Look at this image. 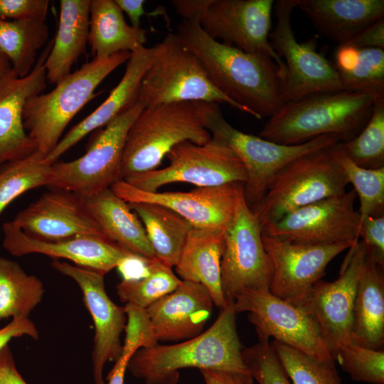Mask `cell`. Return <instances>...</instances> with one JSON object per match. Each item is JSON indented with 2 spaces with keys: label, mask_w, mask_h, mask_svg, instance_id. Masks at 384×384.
<instances>
[{
  "label": "cell",
  "mask_w": 384,
  "mask_h": 384,
  "mask_svg": "<svg viewBox=\"0 0 384 384\" xmlns=\"http://www.w3.org/2000/svg\"><path fill=\"white\" fill-rule=\"evenodd\" d=\"M125 338L120 357L108 373L107 384H124L128 363L137 350L146 347L151 343V335L148 328L139 321H129L125 329Z\"/></svg>",
  "instance_id": "42"
},
{
  "label": "cell",
  "mask_w": 384,
  "mask_h": 384,
  "mask_svg": "<svg viewBox=\"0 0 384 384\" xmlns=\"http://www.w3.org/2000/svg\"><path fill=\"white\" fill-rule=\"evenodd\" d=\"M358 237L364 244L366 258L384 267V215L361 220Z\"/></svg>",
  "instance_id": "43"
},
{
  "label": "cell",
  "mask_w": 384,
  "mask_h": 384,
  "mask_svg": "<svg viewBox=\"0 0 384 384\" xmlns=\"http://www.w3.org/2000/svg\"><path fill=\"white\" fill-rule=\"evenodd\" d=\"M44 292L37 277L28 274L18 262L0 257V320L28 318Z\"/></svg>",
  "instance_id": "34"
},
{
  "label": "cell",
  "mask_w": 384,
  "mask_h": 384,
  "mask_svg": "<svg viewBox=\"0 0 384 384\" xmlns=\"http://www.w3.org/2000/svg\"><path fill=\"white\" fill-rule=\"evenodd\" d=\"M353 190L294 210L262 226L268 236L292 243L321 245L359 239L360 215L354 208Z\"/></svg>",
  "instance_id": "15"
},
{
  "label": "cell",
  "mask_w": 384,
  "mask_h": 384,
  "mask_svg": "<svg viewBox=\"0 0 384 384\" xmlns=\"http://www.w3.org/2000/svg\"><path fill=\"white\" fill-rule=\"evenodd\" d=\"M361 48H384V18L360 32L351 42Z\"/></svg>",
  "instance_id": "48"
},
{
  "label": "cell",
  "mask_w": 384,
  "mask_h": 384,
  "mask_svg": "<svg viewBox=\"0 0 384 384\" xmlns=\"http://www.w3.org/2000/svg\"><path fill=\"white\" fill-rule=\"evenodd\" d=\"M200 372L206 384H254L248 371L203 369Z\"/></svg>",
  "instance_id": "47"
},
{
  "label": "cell",
  "mask_w": 384,
  "mask_h": 384,
  "mask_svg": "<svg viewBox=\"0 0 384 384\" xmlns=\"http://www.w3.org/2000/svg\"><path fill=\"white\" fill-rule=\"evenodd\" d=\"M52 45L53 40L28 75L19 78L11 71L0 80V166L37 151L24 128L23 110L27 100L41 94L46 87L44 63Z\"/></svg>",
  "instance_id": "22"
},
{
  "label": "cell",
  "mask_w": 384,
  "mask_h": 384,
  "mask_svg": "<svg viewBox=\"0 0 384 384\" xmlns=\"http://www.w3.org/2000/svg\"><path fill=\"white\" fill-rule=\"evenodd\" d=\"M151 259L153 258L128 250L119 260L116 268L121 274L122 280L136 281L149 272Z\"/></svg>",
  "instance_id": "45"
},
{
  "label": "cell",
  "mask_w": 384,
  "mask_h": 384,
  "mask_svg": "<svg viewBox=\"0 0 384 384\" xmlns=\"http://www.w3.org/2000/svg\"><path fill=\"white\" fill-rule=\"evenodd\" d=\"M11 221L26 235L43 240L81 235H105L86 198L60 188H51L19 211Z\"/></svg>",
  "instance_id": "20"
},
{
  "label": "cell",
  "mask_w": 384,
  "mask_h": 384,
  "mask_svg": "<svg viewBox=\"0 0 384 384\" xmlns=\"http://www.w3.org/2000/svg\"><path fill=\"white\" fill-rule=\"evenodd\" d=\"M213 0H173L171 4L183 20L200 23L201 18Z\"/></svg>",
  "instance_id": "49"
},
{
  "label": "cell",
  "mask_w": 384,
  "mask_h": 384,
  "mask_svg": "<svg viewBox=\"0 0 384 384\" xmlns=\"http://www.w3.org/2000/svg\"><path fill=\"white\" fill-rule=\"evenodd\" d=\"M176 29L211 82L246 113L259 119L270 118L284 104L279 70L270 57L220 43L207 35L198 22L183 20Z\"/></svg>",
  "instance_id": "1"
},
{
  "label": "cell",
  "mask_w": 384,
  "mask_h": 384,
  "mask_svg": "<svg viewBox=\"0 0 384 384\" xmlns=\"http://www.w3.org/2000/svg\"><path fill=\"white\" fill-rule=\"evenodd\" d=\"M144 107L138 102L108 124L93 131L86 152L68 162L51 164L48 187L68 190L85 198L122 180L127 132Z\"/></svg>",
  "instance_id": "9"
},
{
  "label": "cell",
  "mask_w": 384,
  "mask_h": 384,
  "mask_svg": "<svg viewBox=\"0 0 384 384\" xmlns=\"http://www.w3.org/2000/svg\"><path fill=\"white\" fill-rule=\"evenodd\" d=\"M48 0H0V19L45 21Z\"/></svg>",
  "instance_id": "44"
},
{
  "label": "cell",
  "mask_w": 384,
  "mask_h": 384,
  "mask_svg": "<svg viewBox=\"0 0 384 384\" xmlns=\"http://www.w3.org/2000/svg\"><path fill=\"white\" fill-rule=\"evenodd\" d=\"M0 384H28L16 367L9 345L0 351Z\"/></svg>",
  "instance_id": "50"
},
{
  "label": "cell",
  "mask_w": 384,
  "mask_h": 384,
  "mask_svg": "<svg viewBox=\"0 0 384 384\" xmlns=\"http://www.w3.org/2000/svg\"><path fill=\"white\" fill-rule=\"evenodd\" d=\"M156 48L141 46L131 53L125 72L105 100L72 127L46 157L48 164L57 160L87 134L104 127L137 102L142 80L154 61Z\"/></svg>",
  "instance_id": "24"
},
{
  "label": "cell",
  "mask_w": 384,
  "mask_h": 384,
  "mask_svg": "<svg viewBox=\"0 0 384 384\" xmlns=\"http://www.w3.org/2000/svg\"><path fill=\"white\" fill-rule=\"evenodd\" d=\"M213 304L204 285L181 280L174 292L148 306L146 311L157 341H179L203 332Z\"/></svg>",
  "instance_id": "23"
},
{
  "label": "cell",
  "mask_w": 384,
  "mask_h": 384,
  "mask_svg": "<svg viewBox=\"0 0 384 384\" xmlns=\"http://www.w3.org/2000/svg\"><path fill=\"white\" fill-rule=\"evenodd\" d=\"M334 361L352 380L370 384H384V351L351 343L338 350Z\"/></svg>",
  "instance_id": "40"
},
{
  "label": "cell",
  "mask_w": 384,
  "mask_h": 384,
  "mask_svg": "<svg viewBox=\"0 0 384 384\" xmlns=\"http://www.w3.org/2000/svg\"><path fill=\"white\" fill-rule=\"evenodd\" d=\"M205 127L225 143L241 160L247 175L243 184L246 203L253 210L264 197L275 175L294 159L341 142L334 135H322L296 145L277 144L242 132L224 118L215 102H201Z\"/></svg>",
  "instance_id": "7"
},
{
  "label": "cell",
  "mask_w": 384,
  "mask_h": 384,
  "mask_svg": "<svg viewBox=\"0 0 384 384\" xmlns=\"http://www.w3.org/2000/svg\"><path fill=\"white\" fill-rule=\"evenodd\" d=\"M122 12H124L134 28H141L140 19L143 16L149 15L144 8V0H114Z\"/></svg>",
  "instance_id": "51"
},
{
  "label": "cell",
  "mask_w": 384,
  "mask_h": 384,
  "mask_svg": "<svg viewBox=\"0 0 384 384\" xmlns=\"http://www.w3.org/2000/svg\"><path fill=\"white\" fill-rule=\"evenodd\" d=\"M225 236V231L193 227L175 265L181 280L204 285L214 304L220 309L228 305L222 289L220 274Z\"/></svg>",
  "instance_id": "26"
},
{
  "label": "cell",
  "mask_w": 384,
  "mask_h": 384,
  "mask_svg": "<svg viewBox=\"0 0 384 384\" xmlns=\"http://www.w3.org/2000/svg\"><path fill=\"white\" fill-rule=\"evenodd\" d=\"M86 201L107 238L131 252L155 258L140 219L110 188L86 198Z\"/></svg>",
  "instance_id": "29"
},
{
  "label": "cell",
  "mask_w": 384,
  "mask_h": 384,
  "mask_svg": "<svg viewBox=\"0 0 384 384\" xmlns=\"http://www.w3.org/2000/svg\"><path fill=\"white\" fill-rule=\"evenodd\" d=\"M365 260V246L358 239L348 248L336 280H319L304 295L291 303L316 323L334 359L338 350L353 343V302Z\"/></svg>",
  "instance_id": "12"
},
{
  "label": "cell",
  "mask_w": 384,
  "mask_h": 384,
  "mask_svg": "<svg viewBox=\"0 0 384 384\" xmlns=\"http://www.w3.org/2000/svg\"><path fill=\"white\" fill-rule=\"evenodd\" d=\"M129 206L142 223L155 258L172 268L180 257L193 226L175 212L159 204L140 202L129 203Z\"/></svg>",
  "instance_id": "31"
},
{
  "label": "cell",
  "mask_w": 384,
  "mask_h": 384,
  "mask_svg": "<svg viewBox=\"0 0 384 384\" xmlns=\"http://www.w3.org/2000/svg\"><path fill=\"white\" fill-rule=\"evenodd\" d=\"M242 358L253 379L259 384H292L269 341L243 348Z\"/></svg>",
  "instance_id": "41"
},
{
  "label": "cell",
  "mask_w": 384,
  "mask_h": 384,
  "mask_svg": "<svg viewBox=\"0 0 384 384\" xmlns=\"http://www.w3.org/2000/svg\"><path fill=\"white\" fill-rule=\"evenodd\" d=\"M129 52H120L82 65L46 94L27 100L23 122L38 151L46 156L56 146L70 121L93 97L96 88L117 67L127 61Z\"/></svg>",
  "instance_id": "5"
},
{
  "label": "cell",
  "mask_w": 384,
  "mask_h": 384,
  "mask_svg": "<svg viewBox=\"0 0 384 384\" xmlns=\"http://www.w3.org/2000/svg\"><path fill=\"white\" fill-rule=\"evenodd\" d=\"M336 156L348 183L359 197L360 221L367 216L384 215V167L369 169L356 165L345 154L342 142L336 144Z\"/></svg>",
  "instance_id": "36"
},
{
  "label": "cell",
  "mask_w": 384,
  "mask_h": 384,
  "mask_svg": "<svg viewBox=\"0 0 384 384\" xmlns=\"http://www.w3.org/2000/svg\"><path fill=\"white\" fill-rule=\"evenodd\" d=\"M233 307L237 313L248 312L259 341L284 343L319 361L336 367V362L318 326L302 310L270 293L245 290L236 296Z\"/></svg>",
  "instance_id": "14"
},
{
  "label": "cell",
  "mask_w": 384,
  "mask_h": 384,
  "mask_svg": "<svg viewBox=\"0 0 384 384\" xmlns=\"http://www.w3.org/2000/svg\"><path fill=\"white\" fill-rule=\"evenodd\" d=\"M90 0H60L58 31L44 63L46 79L57 85L71 73L88 43Z\"/></svg>",
  "instance_id": "27"
},
{
  "label": "cell",
  "mask_w": 384,
  "mask_h": 384,
  "mask_svg": "<svg viewBox=\"0 0 384 384\" xmlns=\"http://www.w3.org/2000/svg\"><path fill=\"white\" fill-rule=\"evenodd\" d=\"M2 230L3 247L14 256L42 254L55 260H70L103 274L116 268L128 251L105 235H81L60 240H43L26 235L11 220L4 223Z\"/></svg>",
  "instance_id": "21"
},
{
  "label": "cell",
  "mask_w": 384,
  "mask_h": 384,
  "mask_svg": "<svg viewBox=\"0 0 384 384\" xmlns=\"http://www.w3.org/2000/svg\"><path fill=\"white\" fill-rule=\"evenodd\" d=\"M236 327L233 303L220 309L215 321L201 334L171 345L142 347L131 357L127 370L145 384H177L188 368L247 372Z\"/></svg>",
  "instance_id": "2"
},
{
  "label": "cell",
  "mask_w": 384,
  "mask_h": 384,
  "mask_svg": "<svg viewBox=\"0 0 384 384\" xmlns=\"http://www.w3.org/2000/svg\"><path fill=\"white\" fill-rule=\"evenodd\" d=\"M169 161L163 169L134 174L124 179L132 186L155 192L166 184L184 182L197 187L244 184L245 167L236 154L223 141L212 137L203 145L185 141L167 154Z\"/></svg>",
  "instance_id": "10"
},
{
  "label": "cell",
  "mask_w": 384,
  "mask_h": 384,
  "mask_svg": "<svg viewBox=\"0 0 384 384\" xmlns=\"http://www.w3.org/2000/svg\"><path fill=\"white\" fill-rule=\"evenodd\" d=\"M155 46L154 61L143 76L138 94L137 102L144 107L205 102L226 103L246 113L211 82L199 59L176 33H169Z\"/></svg>",
  "instance_id": "8"
},
{
  "label": "cell",
  "mask_w": 384,
  "mask_h": 384,
  "mask_svg": "<svg viewBox=\"0 0 384 384\" xmlns=\"http://www.w3.org/2000/svg\"><path fill=\"white\" fill-rule=\"evenodd\" d=\"M212 138L205 127L201 102L144 107L130 127L123 150L121 178L158 168L176 145H203Z\"/></svg>",
  "instance_id": "4"
},
{
  "label": "cell",
  "mask_w": 384,
  "mask_h": 384,
  "mask_svg": "<svg viewBox=\"0 0 384 384\" xmlns=\"http://www.w3.org/2000/svg\"><path fill=\"white\" fill-rule=\"evenodd\" d=\"M375 96L364 92H316L284 103L265 124L259 137L285 145L305 143L322 135L348 142L369 120Z\"/></svg>",
  "instance_id": "3"
},
{
  "label": "cell",
  "mask_w": 384,
  "mask_h": 384,
  "mask_svg": "<svg viewBox=\"0 0 384 384\" xmlns=\"http://www.w3.org/2000/svg\"><path fill=\"white\" fill-rule=\"evenodd\" d=\"M297 7L318 32L338 45L384 18L383 0H298Z\"/></svg>",
  "instance_id": "25"
},
{
  "label": "cell",
  "mask_w": 384,
  "mask_h": 384,
  "mask_svg": "<svg viewBox=\"0 0 384 384\" xmlns=\"http://www.w3.org/2000/svg\"><path fill=\"white\" fill-rule=\"evenodd\" d=\"M334 64L344 90L384 95V50L338 45Z\"/></svg>",
  "instance_id": "32"
},
{
  "label": "cell",
  "mask_w": 384,
  "mask_h": 384,
  "mask_svg": "<svg viewBox=\"0 0 384 384\" xmlns=\"http://www.w3.org/2000/svg\"><path fill=\"white\" fill-rule=\"evenodd\" d=\"M241 183L197 187L189 191L148 192L124 180L110 188L127 203H151L164 206L186 220L193 228L226 231L234 215Z\"/></svg>",
  "instance_id": "18"
},
{
  "label": "cell",
  "mask_w": 384,
  "mask_h": 384,
  "mask_svg": "<svg viewBox=\"0 0 384 384\" xmlns=\"http://www.w3.org/2000/svg\"><path fill=\"white\" fill-rule=\"evenodd\" d=\"M338 143L294 159L275 175L252 210L262 227L297 208L346 191L348 183L336 156Z\"/></svg>",
  "instance_id": "6"
},
{
  "label": "cell",
  "mask_w": 384,
  "mask_h": 384,
  "mask_svg": "<svg viewBox=\"0 0 384 384\" xmlns=\"http://www.w3.org/2000/svg\"><path fill=\"white\" fill-rule=\"evenodd\" d=\"M146 34L147 30L127 24L114 0H90L88 43L93 58L132 53L144 46Z\"/></svg>",
  "instance_id": "30"
},
{
  "label": "cell",
  "mask_w": 384,
  "mask_h": 384,
  "mask_svg": "<svg viewBox=\"0 0 384 384\" xmlns=\"http://www.w3.org/2000/svg\"><path fill=\"white\" fill-rule=\"evenodd\" d=\"M270 344L292 384H344L335 366L279 341Z\"/></svg>",
  "instance_id": "39"
},
{
  "label": "cell",
  "mask_w": 384,
  "mask_h": 384,
  "mask_svg": "<svg viewBox=\"0 0 384 384\" xmlns=\"http://www.w3.org/2000/svg\"><path fill=\"white\" fill-rule=\"evenodd\" d=\"M51 266L73 279L81 289L83 302L95 327L92 351L94 381L95 384H106L103 378L104 366L109 361L116 362L122 351L120 336L127 324L125 308L115 304L107 295L105 274L55 259Z\"/></svg>",
  "instance_id": "17"
},
{
  "label": "cell",
  "mask_w": 384,
  "mask_h": 384,
  "mask_svg": "<svg viewBox=\"0 0 384 384\" xmlns=\"http://www.w3.org/2000/svg\"><path fill=\"white\" fill-rule=\"evenodd\" d=\"M384 267L366 258L353 307V343L374 350L384 346Z\"/></svg>",
  "instance_id": "28"
},
{
  "label": "cell",
  "mask_w": 384,
  "mask_h": 384,
  "mask_svg": "<svg viewBox=\"0 0 384 384\" xmlns=\"http://www.w3.org/2000/svg\"><path fill=\"white\" fill-rule=\"evenodd\" d=\"M36 151L31 156L0 166V215L16 198L29 190L48 186L51 165Z\"/></svg>",
  "instance_id": "35"
},
{
  "label": "cell",
  "mask_w": 384,
  "mask_h": 384,
  "mask_svg": "<svg viewBox=\"0 0 384 384\" xmlns=\"http://www.w3.org/2000/svg\"><path fill=\"white\" fill-rule=\"evenodd\" d=\"M262 240L273 267L270 292L289 303L321 279L328 264L354 242L302 245L270 237L263 232Z\"/></svg>",
  "instance_id": "19"
},
{
  "label": "cell",
  "mask_w": 384,
  "mask_h": 384,
  "mask_svg": "<svg viewBox=\"0 0 384 384\" xmlns=\"http://www.w3.org/2000/svg\"><path fill=\"white\" fill-rule=\"evenodd\" d=\"M297 2L275 1L276 25L269 35L272 48L284 58L286 74L282 88L284 103L313 93L344 90L334 64L316 51V39L297 41L291 23Z\"/></svg>",
  "instance_id": "13"
},
{
  "label": "cell",
  "mask_w": 384,
  "mask_h": 384,
  "mask_svg": "<svg viewBox=\"0 0 384 384\" xmlns=\"http://www.w3.org/2000/svg\"><path fill=\"white\" fill-rule=\"evenodd\" d=\"M262 232L240 185L233 218L225 231L220 261L221 285L228 304L245 290L270 291L273 267L262 243Z\"/></svg>",
  "instance_id": "11"
},
{
  "label": "cell",
  "mask_w": 384,
  "mask_h": 384,
  "mask_svg": "<svg viewBox=\"0 0 384 384\" xmlns=\"http://www.w3.org/2000/svg\"><path fill=\"white\" fill-rule=\"evenodd\" d=\"M342 146L346 156L362 168L384 167V95L375 97L369 120L358 135L342 142Z\"/></svg>",
  "instance_id": "38"
},
{
  "label": "cell",
  "mask_w": 384,
  "mask_h": 384,
  "mask_svg": "<svg viewBox=\"0 0 384 384\" xmlns=\"http://www.w3.org/2000/svg\"><path fill=\"white\" fill-rule=\"evenodd\" d=\"M48 36L45 21L0 19V51L9 60L18 77H26L33 70L37 50Z\"/></svg>",
  "instance_id": "33"
},
{
  "label": "cell",
  "mask_w": 384,
  "mask_h": 384,
  "mask_svg": "<svg viewBox=\"0 0 384 384\" xmlns=\"http://www.w3.org/2000/svg\"><path fill=\"white\" fill-rule=\"evenodd\" d=\"M181 279L172 269L156 258L151 260L149 272L136 281L122 280L116 286L121 302L146 309L148 306L174 292Z\"/></svg>",
  "instance_id": "37"
},
{
  "label": "cell",
  "mask_w": 384,
  "mask_h": 384,
  "mask_svg": "<svg viewBox=\"0 0 384 384\" xmlns=\"http://www.w3.org/2000/svg\"><path fill=\"white\" fill-rule=\"evenodd\" d=\"M274 3L272 0H213L200 25L207 35L220 43L270 57L283 81L285 63L269 40Z\"/></svg>",
  "instance_id": "16"
},
{
  "label": "cell",
  "mask_w": 384,
  "mask_h": 384,
  "mask_svg": "<svg viewBox=\"0 0 384 384\" xmlns=\"http://www.w3.org/2000/svg\"><path fill=\"white\" fill-rule=\"evenodd\" d=\"M11 71L13 70L9 60L0 51V80Z\"/></svg>",
  "instance_id": "52"
},
{
  "label": "cell",
  "mask_w": 384,
  "mask_h": 384,
  "mask_svg": "<svg viewBox=\"0 0 384 384\" xmlns=\"http://www.w3.org/2000/svg\"><path fill=\"white\" fill-rule=\"evenodd\" d=\"M28 336L35 340L38 338V330L28 318H13L0 329V351L14 338Z\"/></svg>",
  "instance_id": "46"
}]
</instances>
